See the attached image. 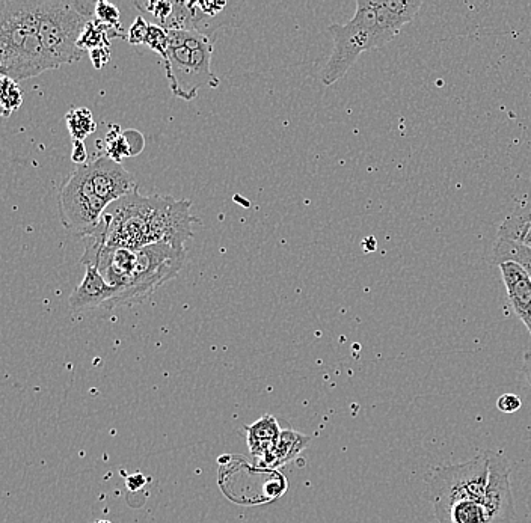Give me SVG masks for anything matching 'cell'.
Here are the masks:
<instances>
[{
    "instance_id": "cell-1",
    "label": "cell",
    "mask_w": 531,
    "mask_h": 523,
    "mask_svg": "<svg viewBox=\"0 0 531 523\" xmlns=\"http://www.w3.org/2000/svg\"><path fill=\"white\" fill-rule=\"evenodd\" d=\"M192 202L169 195L142 196L132 193L109 205L91 239L106 248L138 249L151 245H171L185 249L194 237L192 225L198 222L191 213Z\"/></svg>"
},
{
    "instance_id": "cell-2",
    "label": "cell",
    "mask_w": 531,
    "mask_h": 523,
    "mask_svg": "<svg viewBox=\"0 0 531 523\" xmlns=\"http://www.w3.org/2000/svg\"><path fill=\"white\" fill-rule=\"evenodd\" d=\"M421 5V0H358L357 13L349 22L329 26L334 50L320 76L323 85H334L364 52L393 40Z\"/></svg>"
},
{
    "instance_id": "cell-3",
    "label": "cell",
    "mask_w": 531,
    "mask_h": 523,
    "mask_svg": "<svg viewBox=\"0 0 531 523\" xmlns=\"http://www.w3.org/2000/svg\"><path fill=\"white\" fill-rule=\"evenodd\" d=\"M38 34V0H2L0 73L17 83L56 70Z\"/></svg>"
},
{
    "instance_id": "cell-4",
    "label": "cell",
    "mask_w": 531,
    "mask_h": 523,
    "mask_svg": "<svg viewBox=\"0 0 531 523\" xmlns=\"http://www.w3.org/2000/svg\"><path fill=\"white\" fill-rule=\"evenodd\" d=\"M168 32V56L163 64L172 94L191 101L201 88H218L219 79L212 71L215 40L194 31Z\"/></svg>"
},
{
    "instance_id": "cell-5",
    "label": "cell",
    "mask_w": 531,
    "mask_h": 523,
    "mask_svg": "<svg viewBox=\"0 0 531 523\" xmlns=\"http://www.w3.org/2000/svg\"><path fill=\"white\" fill-rule=\"evenodd\" d=\"M94 19L96 4L88 0H38V34L56 67L82 58L77 44Z\"/></svg>"
},
{
    "instance_id": "cell-6",
    "label": "cell",
    "mask_w": 531,
    "mask_h": 523,
    "mask_svg": "<svg viewBox=\"0 0 531 523\" xmlns=\"http://www.w3.org/2000/svg\"><path fill=\"white\" fill-rule=\"evenodd\" d=\"M59 218L65 230L88 237L99 228L109 205L97 195L88 163L74 169L58 193Z\"/></svg>"
},
{
    "instance_id": "cell-7",
    "label": "cell",
    "mask_w": 531,
    "mask_h": 523,
    "mask_svg": "<svg viewBox=\"0 0 531 523\" xmlns=\"http://www.w3.org/2000/svg\"><path fill=\"white\" fill-rule=\"evenodd\" d=\"M136 255L135 275L121 296L120 306L144 302L160 285L179 275L186 251L171 245H151L138 249Z\"/></svg>"
},
{
    "instance_id": "cell-8",
    "label": "cell",
    "mask_w": 531,
    "mask_h": 523,
    "mask_svg": "<svg viewBox=\"0 0 531 523\" xmlns=\"http://www.w3.org/2000/svg\"><path fill=\"white\" fill-rule=\"evenodd\" d=\"M489 457V481L486 489L485 505L491 523H513L516 519L510 486V466L503 456L494 451H486Z\"/></svg>"
},
{
    "instance_id": "cell-9",
    "label": "cell",
    "mask_w": 531,
    "mask_h": 523,
    "mask_svg": "<svg viewBox=\"0 0 531 523\" xmlns=\"http://www.w3.org/2000/svg\"><path fill=\"white\" fill-rule=\"evenodd\" d=\"M97 195L111 205L132 193L138 192V184L132 174L106 156L97 157L88 163Z\"/></svg>"
},
{
    "instance_id": "cell-10",
    "label": "cell",
    "mask_w": 531,
    "mask_h": 523,
    "mask_svg": "<svg viewBox=\"0 0 531 523\" xmlns=\"http://www.w3.org/2000/svg\"><path fill=\"white\" fill-rule=\"evenodd\" d=\"M117 294V290L106 282L97 267L86 266L82 284L70 296V308L76 314L93 309H112L115 308Z\"/></svg>"
},
{
    "instance_id": "cell-11",
    "label": "cell",
    "mask_w": 531,
    "mask_h": 523,
    "mask_svg": "<svg viewBox=\"0 0 531 523\" xmlns=\"http://www.w3.org/2000/svg\"><path fill=\"white\" fill-rule=\"evenodd\" d=\"M506 285L507 297L516 316L531 303V278L524 267L513 261L498 264Z\"/></svg>"
},
{
    "instance_id": "cell-12",
    "label": "cell",
    "mask_w": 531,
    "mask_h": 523,
    "mask_svg": "<svg viewBox=\"0 0 531 523\" xmlns=\"http://www.w3.org/2000/svg\"><path fill=\"white\" fill-rule=\"evenodd\" d=\"M248 432L249 453L257 459V462L269 456L280 441V424L272 415L261 416L252 426L246 427Z\"/></svg>"
},
{
    "instance_id": "cell-13",
    "label": "cell",
    "mask_w": 531,
    "mask_h": 523,
    "mask_svg": "<svg viewBox=\"0 0 531 523\" xmlns=\"http://www.w3.org/2000/svg\"><path fill=\"white\" fill-rule=\"evenodd\" d=\"M311 439L302 433L295 432V430H283L281 432L280 441L277 447L272 450L269 456L264 457L258 462L261 468L274 469L283 468L287 463L293 462L302 451L310 444Z\"/></svg>"
},
{
    "instance_id": "cell-14",
    "label": "cell",
    "mask_w": 531,
    "mask_h": 523,
    "mask_svg": "<svg viewBox=\"0 0 531 523\" xmlns=\"http://www.w3.org/2000/svg\"><path fill=\"white\" fill-rule=\"evenodd\" d=\"M498 239L531 249V199L518 205L498 228Z\"/></svg>"
},
{
    "instance_id": "cell-15",
    "label": "cell",
    "mask_w": 531,
    "mask_h": 523,
    "mask_svg": "<svg viewBox=\"0 0 531 523\" xmlns=\"http://www.w3.org/2000/svg\"><path fill=\"white\" fill-rule=\"evenodd\" d=\"M135 145L139 150H144L145 139L141 133L136 130L121 132L117 126H112L106 136V157L121 163V160L126 157L138 156L139 151L136 150Z\"/></svg>"
},
{
    "instance_id": "cell-16",
    "label": "cell",
    "mask_w": 531,
    "mask_h": 523,
    "mask_svg": "<svg viewBox=\"0 0 531 523\" xmlns=\"http://www.w3.org/2000/svg\"><path fill=\"white\" fill-rule=\"evenodd\" d=\"M112 38H126L127 40V34H124L123 29L112 28L94 19L86 25L77 46L80 50H90V52L97 49H111Z\"/></svg>"
},
{
    "instance_id": "cell-17",
    "label": "cell",
    "mask_w": 531,
    "mask_h": 523,
    "mask_svg": "<svg viewBox=\"0 0 531 523\" xmlns=\"http://www.w3.org/2000/svg\"><path fill=\"white\" fill-rule=\"evenodd\" d=\"M491 261L497 264V266L498 264L504 263V261L518 263L519 266L527 270L531 278V249L518 245V243L497 239L494 249H492Z\"/></svg>"
},
{
    "instance_id": "cell-18",
    "label": "cell",
    "mask_w": 531,
    "mask_h": 523,
    "mask_svg": "<svg viewBox=\"0 0 531 523\" xmlns=\"http://www.w3.org/2000/svg\"><path fill=\"white\" fill-rule=\"evenodd\" d=\"M65 123L70 130L71 138L74 141L85 142L88 136L93 135L97 129V123L94 121L90 109L73 108L65 115Z\"/></svg>"
},
{
    "instance_id": "cell-19",
    "label": "cell",
    "mask_w": 531,
    "mask_h": 523,
    "mask_svg": "<svg viewBox=\"0 0 531 523\" xmlns=\"http://www.w3.org/2000/svg\"><path fill=\"white\" fill-rule=\"evenodd\" d=\"M0 88H2V92H0L2 115L8 118L22 106L23 94L20 91L19 83L7 76H2L0 79Z\"/></svg>"
},
{
    "instance_id": "cell-20",
    "label": "cell",
    "mask_w": 531,
    "mask_h": 523,
    "mask_svg": "<svg viewBox=\"0 0 531 523\" xmlns=\"http://www.w3.org/2000/svg\"><path fill=\"white\" fill-rule=\"evenodd\" d=\"M136 8L142 13H148L156 20V25L162 26L166 29L168 23L171 22L172 14H174V2H133Z\"/></svg>"
},
{
    "instance_id": "cell-21",
    "label": "cell",
    "mask_w": 531,
    "mask_h": 523,
    "mask_svg": "<svg viewBox=\"0 0 531 523\" xmlns=\"http://www.w3.org/2000/svg\"><path fill=\"white\" fill-rule=\"evenodd\" d=\"M145 44L165 61L166 56H168L169 32L156 23H150Z\"/></svg>"
},
{
    "instance_id": "cell-22",
    "label": "cell",
    "mask_w": 531,
    "mask_h": 523,
    "mask_svg": "<svg viewBox=\"0 0 531 523\" xmlns=\"http://www.w3.org/2000/svg\"><path fill=\"white\" fill-rule=\"evenodd\" d=\"M96 19L105 23V25L112 26V28L123 29L120 10L114 4H109V2H103V0L97 2Z\"/></svg>"
},
{
    "instance_id": "cell-23",
    "label": "cell",
    "mask_w": 531,
    "mask_h": 523,
    "mask_svg": "<svg viewBox=\"0 0 531 523\" xmlns=\"http://www.w3.org/2000/svg\"><path fill=\"white\" fill-rule=\"evenodd\" d=\"M148 28H150V23H148L144 17H136L135 22H133V25L130 26L129 32H127V41H129L130 44H135V46H138V44H145Z\"/></svg>"
},
{
    "instance_id": "cell-24",
    "label": "cell",
    "mask_w": 531,
    "mask_h": 523,
    "mask_svg": "<svg viewBox=\"0 0 531 523\" xmlns=\"http://www.w3.org/2000/svg\"><path fill=\"white\" fill-rule=\"evenodd\" d=\"M497 407L503 413H515L522 407V400L516 394H504L498 398Z\"/></svg>"
},
{
    "instance_id": "cell-25",
    "label": "cell",
    "mask_w": 531,
    "mask_h": 523,
    "mask_svg": "<svg viewBox=\"0 0 531 523\" xmlns=\"http://www.w3.org/2000/svg\"><path fill=\"white\" fill-rule=\"evenodd\" d=\"M91 61H93L94 68L100 70L111 61V49H97L90 52Z\"/></svg>"
},
{
    "instance_id": "cell-26",
    "label": "cell",
    "mask_w": 531,
    "mask_h": 523,
    "mask_svg": "<svg viewBox=\"0 0 531 523\" xmlns=\"http://www.w3.org/2000/svg\"><path fill=\"white\" fill-rule=\"evenodd\" d=\"M71 160H73L76 165H86V160H88V151H86L85 142L74 141L73 151H71Z\"/></svg>"
},
{
    "instance_id": "cell-27",
    "label": "cell",
    "mask_w": 531,
    "mask_h": 523,
    "mask_svg": "<svg viewBox=\"0 0 531 523\" xmlns=\"http://www.w3.org/2000/svg\"><path fill=\"white\" fill-rule=\"evenodd\" d=\"M522 373L525 374V379H527L528 389H530L531 395V350H528L524 356V365H522Z\"/></svg>"
},
{
    "instance_id": "cell-28",
    "label": "cell",
    "mask_w": 531,
    "mask_h": 523,
    "mask_svg": "<svg viewBox=\"0 0 531 523\" xmlns=\"http://www.w3.org/2000/svg\"><path fill=\"white\" fill-rule=\"evenodd\" d=\"M144 484V475L135 474L132 475V477L127 478V487H129V490H139L141 487H144Z\"/></svg>"
},
{
    "instance_id": "cell-29",
    "label": "cell",
    "mask_w": 531,
    "mask_h": 523,
    "mask_svg": "<svg viewBox=\"0 0 531 523\" xmlns=\"http://www.w3.org/2000/svg\"><path fill=\"white\" fill-rule=\"evenodd\" d=\"M518 317L522 320V323L527 326L528 332H530L531 335V303L527 308L522 309V311L519 312Z\"/></svg>"
},
{
    "instance_id": "cell-30",
    "label": "cell",
    "mask_w": 531,
    "mask_h": 523,
    "mask_svg": "<svg viewBox=\"0 0 531 523\" xmlns=\"http://www.w3.org/2000/svg\"><path fill=\"white\" fill-rule=\"evenodd\" d=\"M96 523H112V522H109V520H97Z\"/></svg>"
}]
</instances>
